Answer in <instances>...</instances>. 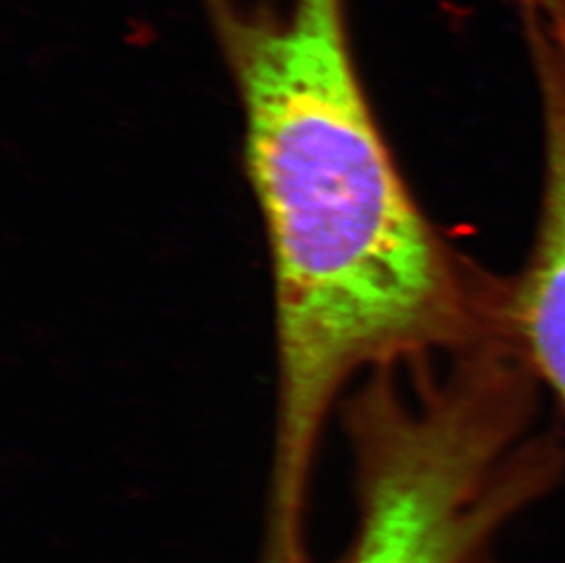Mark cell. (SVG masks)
Listing matches in <instances>:
<instances>
[{
  "label": "cell",
  "mask_w": 565,
  "mask_h": 563,
  "mask_svg": "<svg viewBox=\"0 0 565 563\" xmlns=\"http://www.w3.org/2000/svg\"><path fill=\"white\" fill-rule=\"evenodd\" d=\"M211 4L271 255L269 503L295 514L308 507L320 434L348 381L470 342L478 315L379 127L344 0H291L280 22Z\"/></svg>",
  "instance_id": "1"
},
{
  "label": "cell",
  "mask_w": 565,
  "mask_h": 563,
  "mask_svg": "<svg viewBox=\"0 0 565 563\" xmlns=\"http://www.w3.org/2000/svg\"><path fill=\"white\" fill-rule=\"evenodd\" d=\"M544 117L539 234L509 308L512 333L565 412V49L536 15L520 13Z\"/></svg>",
  "instance_id": "3"
},
{
  "label": "cell",
  "mask_w": 565,
  "mask_h": 563,
  "mask_svg": "<svg viewBox=\"0 0 565 563\" xmlns=\"http://www.w3.org/2000/svg\"><path fill=\"white\" fill-rule=\"evenodd\" d=\"M527 397L492 362L445 378L377 370L344 404L358 523L335 563H489L498 538L550 490L558 456L523 442Z\"/></svg>",
  "instance_id": "2"
}]
</instances>
